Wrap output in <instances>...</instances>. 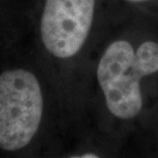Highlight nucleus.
I'll list each match as a JSON object with an SVG mask.
<instances>
[{
	"label": "nucleus",
	"instance_id": "obj_1",
	"mask_svg": "<svg viewBox=\"0 0 158 158\" xmlns=\"http://www.w3.org/2000/svg\"><path fill=\"white\" fill-rule=\"evenodd\" d=\"M43 94L32 72L11 69L0 74V149H23L38 131Z\"/></svg>",
	"mask_w": 158,
	"mask_h": 158
},
{
	"label": "nucleus",
	"instance_id": "obj_4",
	"mask_svg": "<svg viewBox=\"0 0 158 158\" xmlns=\"http://www.w3.org/2000/svg\"><path fill=\"white\" fill-rule=\"evenodd\" d=\"M77 158H97L99 157V155H96L94 153H86V154H83V155H80V156H76Z\"/></svg>",
	"mask_w": 158,
	"mask_h": 158
},
{
	"label": "nucleus",
	"instance_id": "obj_3",
	"mask_svg": "<svg viewBox=\"0 0 158 158\" xmlns=\"http://www.w3.org/2000/svg\"><path fill=\"white\" fill-rule=\"evenodd\" d=\"M96 0H45L40 35L45 49L59 59L76 56L93 26Z\"/></svg>",
	"mask_w": 158,
	"mask_h": 158
},
{
	"label": "nucleus",
	"instance_id": "obj_5",
	"mask_svg": "<svg viewBox=\"0 0 158 158\" xmlns=\"http://www.w3.org/2000/svg\"><path fill=\"white\" fill-rule=\"evenodd\" d=\"M125 1L132 2V3H141V2H146L148 0H125Z\"/></svg>",
	"mask_w": 158,
	"mask_h": 158
},
{
	"label": "nucleus",
	"instance_id": "obj_2",
	"mask_svg": "<svg viewBox=\"0 0 158 158\" xmlns=\"http://www.w3.org/2000/svg\"><path fill=\"white\" fill-rule=\"evenodd\" d=\"M148 77L128 41L115 40L104 50L97 78L107 109L122 120L132 119L143 108L141 80Z\"/></svg>",
	"mask_w": 158,
	"mask_h": 158
}]
</instances>
